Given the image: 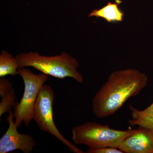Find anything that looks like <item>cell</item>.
<instances>
[{
	"label": "cell",
	"mask_w": 153,
	"mask_h": 153,
	"mask_svg": "<svg viewBox=\"0 0 153 153\" xmlns=\"http://www.w3.org/2000/svg\"><path fill=\"white\" fill-rule=\"evenodd\" d=\"M148 82L146 75L137 69L114 71L94 97V114L100 119L114 114L129 98L138 95Z\"/></svg>",
	"instance_id": "obj_1"
},
{
	"label": "cell",
	"mask_w": 153,
	"mask_h": 153,
	"mask_svg": "<svg viewBox=\"0 0 153 153\" xmlns=\"http://www.w3.org/2000/svg\"><path fill=\"white\" fill-rule=\"evenodd\" d=\"M19 68L32 67L43 74L59 79L71 77L79 83L83 78L77 71L79 63L75 58L63 52L60 55L45 56L36 52L22 53L16 56Z\"/></svg>",
	"instance_id": "obj_2"
},
{
	"label": "cell",
	"mask_w": 153,
	"mask_h": 153,
	"mask_svg": "<svg viewBox=\"0 0 153 153\" xmlns=\"http://www.w3.org/2000/svg\"><path fill=\"white\" fill-rule=\"evenodd\" d=\"M135 130H119L111 128L108 125L88 122L74 126L71 130L72 140L76 145L89 148H118L124 140Z\"/></svg>",
	"instance_id": "obj_3"
},
{
	"label": "cell",
	"mask_w": 153,
	"mask_h": 153,
	"mask_svg": "<svg viewBox=\"0 0 153 153\" xmlns=\"http://www.w3.org/2000/svg\"><path fill=\"white\" fill-rule=\"evenodd\" d=\"M18 72L25 84L22 99L14 106V117L19 128L22 123L28 126L33 120L34 107L38 94L49 77V75L43 73L35 74L30 69L25 67L18 68Z\"/></svg>",
	"instance_id": "obj_4"
},
{
	"label": "cell",
	"mask_w": 153,
	"mask_h": 153,
	"mask_svg": "<svg viewBox=\"0 0 153 153\" xmlns=\"http://www.w3.org/2000/svg\"><path fill=\"white\" fill-rule=\"evenodd\" d=\"M55 93L50 85H44L38 94L33 112V120L43 131L48 132L60 140L72 152H83L66 138L57 129L53 117Z\"/></svg>",
	"instance_id": "obj_5"
},
{
	"label": "cell",
	"mask_w": 153,
	"mask_h": 153,
	"mask_svg": "<svg viewBox=\"0 0 153 153\" xmlns=\"http://www.w3.org/2000/svg\"><path fill=\"white\" fill-rule=\"evenodd\" d=\"M13 118V113L11 111L7 118L8 128L0 140V153H7L16 150L24 153L32 152L36 146V141L30 135L18 131V127Z\"/></svg>",
	"instance_id": "obj_6"
},
{
	"label": "cell",
	"mask_w": 153,
	"mask_h": 153,
	"mask_svg": "<svg viewBox=\"0 0 153 153\" xmlns=\"http://www.w3.org/2000/svg\"><path fill=\"white\" fill-rule=\"evenodd\" d=\"M118 149L126 153H153V130L139 126L123 140Z\"/></svg>",
	"instance_id": "obj_7"
},
{
	"label": "cell",
	"mask_w": 153,
	"mask_h": 153,
	"mask_svg": "<svg viewBox=\"0 0 153 153\" xmlns=\"http://www.w3.org/2000/svg\"><path fill=\"white\" fill-rule=\"evenodd\" d=\"M129 107L132 117L128 121L130 125L144 127L153 130V103L143 110L137 109L131 105Z\"/></svg>",
	"instance_id": "obj_8"
},
{
	"label": "cell",
	"mask_w": 153,
	"mask_h": 153,
	"mask_svg": "<svg viewBox=\"0 0 153 153\" xmlns=\"http://www.w3.org/2000/svg\"><path fill=\"white\" fill-rule=\"evenodd\" d=\"M118 5V2H109L101 9L94 10L88 15V17L102 18L109 23L122 22L124 13L119 7Z\"/></svg>",
	"instance_id": "obj_9"
},
{
	"label": "cell",
	"mask_w": 153,
	"mask_h": 153,
	"mask_svg": "<svg viewBox=\"0 0 153 153\" xmlns=\"http://www.w3.org/2000/svg\"><path fill=\"white\" fill-rule=\"evenodd\" d=\"M19 68V61L7 51H3L0 55V77L8 75L15 76L18 74Z\"/></svg>",
	"instance_id": "obj_10"
},
{
	"label": "cell",
	"mask_w": 153,
	"mask_h": 153,
	"mask_svg": "<svg viewBox=\"0 0 153 153\" xmlns=\"http://www.w3.org/2000/svg\"><path fill=\"white\" fill-rule=\"evenodd\" d=\"M15 90L1 97L0 102V117L4 113L10 112L12 107H14L16 102Z\"/></svg>",
	"instance_id": "obj_11"
},
{
	"label": "cell",
	"mask_w": 153,
	"mask_h": 153,
	"mask_svg": "<svg viewBox=\"0 0 153 153\" xmlns=\"http://www.w3.org/2000/svg\"><path fill=\"white\" fill-rule=\"evenodd\" d=\"M13 84L8 79L4 77L0 79V96L1 98L14 90Z\"/></svg>",
	"instance_id": "obj_12"
},
{
	"label": "cell",
	"mask_w": 153,
	"mask_h": 153,
	"mask_svg": "<svg viewBox=\"0 0 153 153\" xmlns=\"http://www.w3.org/2000/svg\"><path fill=\"white\" fill-rule=\"evenodd\" d=\"M87 153H123V152L118 148L114 147H102L91 149L88 148Z\"/></svg>",
	"instance_id": "obj_13"
}]
</instances>
